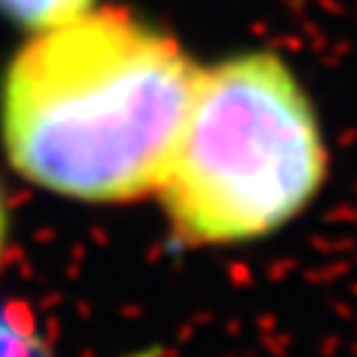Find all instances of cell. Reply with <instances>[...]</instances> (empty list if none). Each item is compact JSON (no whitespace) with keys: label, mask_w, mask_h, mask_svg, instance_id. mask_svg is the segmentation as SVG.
Returning <instances> with one entry per match:
<instances>
[{"label":"cell","mask_w":357,"mask_h":357,"mask_svg":"<svg viewBox=\"0 0 357 357\" xmlns=\"http://www.w3.org/2000/svg\"><path fill=\"white\" fill-rule=\"evenodd\" d=\"M199 66L126 9L33 33L0 86V134L27 182L81 203L158 191Z\"/></svg>","instance_id":"1"},{"label":"cell","mask_w":357,"mask_h":357,"mask_svg":"<svg viewBox=\"0 0 357 357\" xmlns=\"http://www.w3.org/2000/svg\"><path fill=\"white\" fill-rule=\"evenodd\" d=\"M328 173L319 116L295 72L248 51L197 72L158 194L188 244L265 238L316 199Z\"/></svg>","instance_id":"2"},{"label":"cell","mask_w":357,"mask_h":357,"mask_svg":"<svg viewBox=\"0 0 357 357\" xmlns=\"http://www.w3.org/2000/svg\"><path fill=\"white\" fill-rule=\"evenodd\" d=\"M98 0H0V15L24 27L30 36L93 13Z\"/></svg>","instance_id":"3"},{"label":"cell","mask_w":357,"mask_h":357,"mask_svg":"<svg viewBox=\"0 0 357 357\" xmlns=\"http://www.w3.org/2000/svg\"><path fill=\"white\" fill-rule=\"evenodd\" d=\"M3 244H6V206H3V194H0V256H3Z\"/></svg>","instance_id":"4"}]
</instances>
